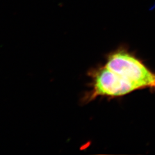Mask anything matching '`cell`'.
<instances>
[{"mask_svg":"<svg viewBox=\"0 0 155 155\" xmlns=\"http://www.w3.org/2000/svg\"><path fill=\"white\" fill-rule=\"evenodd\" d=\"M90 101L98 97H118L139 89L155 90V74L123 48L110 54L105 64L92 72Z\"/></svg>","mask_w":155,"mask_h":155,"instance_id":"obj_1","label":"cell"}]
</instances>
